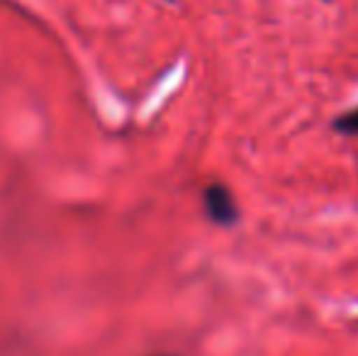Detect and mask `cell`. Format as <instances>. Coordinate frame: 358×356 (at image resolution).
<instances>
[{
    "mask_svg": "<svg viewBox=\"0 0 358 356\" xmlns=\"http://www.w3.org/2000/svg\"><path fill=\"white\" fill-rule=\"evenodd\" d=\"M205 205H208L210 218L217 225H231L236 220V215H239L236 213L234 198H231V193L222 183H213L205 190Z\"/></svg>",
    "mask_w": 358,
    "mask_h": 356,
    "instance_id": "obj_1",
    "label": "cell"
},
{
    "mask_svg": "<svg viewBox=\"0 0 358 356\" xmlns=\"http://www.w3.org/2000/svg\"><path fill=\"white\" fill-rule=\"evenodd\" d=\"M334 129H339V132H344V134H358V108L344 113L341 118H336Z\"/></svg>",
    "mask_w": 358,
    "mask_h": 356,
    "instance_id": "obj_2",
    "label": "cell"
}]
</instances>
